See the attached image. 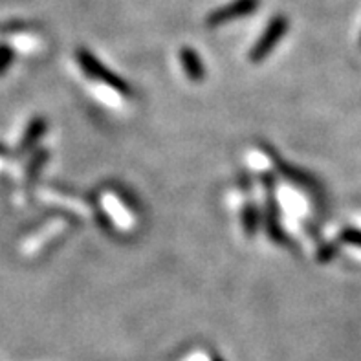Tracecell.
<instances>
[{
  "mask_svg": "<svg viewBox=\"0 0 361 361\" xmlns=\"http://www.w3.org/2000/svg\"><path fill=\"white\" fill-rule=\"evenodd\" d=\"M180 63H182V68L185 72L191 81H202V79L206 78V68H204V64L200 61V55L197 51L192 50V48H182L180 50Z\"/></svg>",
  "mask_w": 361,
  "mask_h": 361,
  "instance_id": "277c9868",
  "label": "cell"
},
{
  "mask_svg": "<svg viewBox=\"0 0 361 361\" xmlns=\"http://www.w3.org/2000/svg\"><path fill=\"white\" fill-rule=\"evenodd\" d=\"M257 8H259V0H233V2H229V4L222 6V8L211 11L207 15L206 23L211 27L222 26L226 23H231V20L250 17Z\"/></svg>",
  "mask_w": 361,
  "mask_h": 361,
  "instance_id": "3957f363",
  "label": "cell"
},
{
  "mask_svg": "<svg viewBox=\"0 0 361 361\" xmlns=\"http://www.w3.org/2000/svg\"><path fill=\"white\" fill-rule=\"evenodd\" d=\"M213 361H224V360H220V357H216V360H213Z\"/></svg>",
  "mask_w": 361,
  "mask_h": 361,
  "instance_id": "9c48e42d",
  "label": "cell"
},
{
  "mask_svg": "<svg viewBox=\"0 0 361 361\" xmlns=\"http://www.w3.org/2000/svg\"><path fill=\"white\" fill-rule=\"evenodd\" d=\"M243 222L244 231H246L247 237H253V235L257 233V229H259V213H257L255 206H253L252 202H250L246 206V209H244Z\"/></svg>",
  "mask_w": 361,
  "mask_h": 361,
  "instance_id": "8992f818",
  "label": "cell"
},
{
  "mask_svg": "<svg viewBox=\"0 0 361 361\" xmlns=\"http://www.w3.org/2000/svg\"><path fill=\"white\" fill-rule=\"evenodd\" d=\"M13 61V51L8 46H0V75L9 68V64Z\"/></svg>",
  "mask_w": 361,
  "mask_h": 361,
  "instance_id": "ba28073f",
  "label": "cell"
},
{
  "mask_svg": "<svg viewBox=\"0 0 361 361\" xmlns=\"http://www.w3.org/2000/svg\"><path fill=\"white\" fill-rule=\"evenodd\" d=\"M78 61L79 64H81L82 72L87 73L88 78L99 79V81H103L105 85H109L110 88H114V90L121 92V94H130V88H128L127 82L121 78H118L116 73L110 72L105 64H101L88 50H79Z\"/></svg>",
  "mask_w": 361,
  "mask_h": 361,
  "instance_id": "7a4b0ae2",
  "label": "cell"
},
{
  "mask_svg": "<svg viewBox=\"0 0 361 361\" xmlns=\"http://www.w3.org/2000/svg\"><path fill=\"white\" fill-rule=\"evenodd\" d=\"M266 228H268L270 237L277 243H281L284 238L283 229L279 226V209H277V204L271 197L268 198V209H266Z\"/></svg>",
  "mask_w": 361,
  "mask_h": 361,
  "instance_id": "5b68a950",
  "label": "cell"
},
{
  "mask_svg": "<svg viewBox=\"0 0 361 361\" xmlns=\"http://www.w3.org/2000/svg\"><path fill=\"white\" fill-rule=\"evenodd\" d=\"M44 128H46L44 119H33L30 128H27L26 136H24L23 140V147H32L33 143H35L37 140L44 134Z\"/></svg>",
  "mask_w": 361,
  "mask_h": 361,
  "instance_id": "52a82bcc",
  "label": "cell"
},
{
  "mask_svg": "<svg viewBox=\"0 0 361 361\" xmlns=\"http://www.w3.org/2000/svg\"><path fill=\"white\" fill-rule=\"evenodd\" d=\"M286 32H288V18L284 17V15H275L270 23H268L262 35L253 44L252 51H250V61L252 63H261V61H264L275 46L279 44L281 39L286 35Z\"/></svg>",
  "mask_w": 361,
  "mask_h": 361,
  "instance_id": "6da1fadb",
  "label": "cell"
}]
</instances>
